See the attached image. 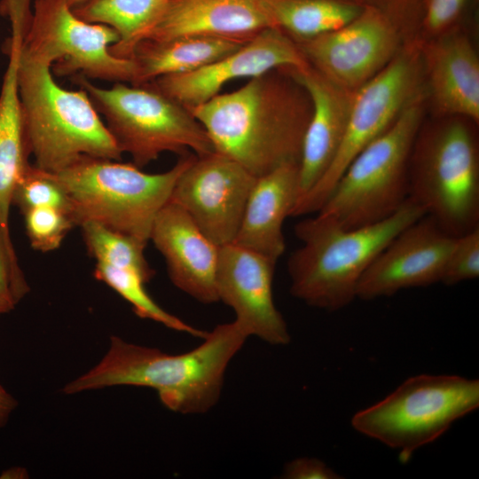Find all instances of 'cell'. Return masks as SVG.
<instances>
[{
    "label": "cell",
    "instance_id": "6da1fadb",
    "mask_svg": "<svg viewBox=\"0 0 479 479\" xmlns=\"http://www.w3.org/2000/svg\"><path fill=\"white\" fill-rule=\"evenodd\" d=\"M312 104L286 68L250 78L238 90L218 94L192 110L214 150L262 177L300 163Z\"/></svg>",
    "mask_w": 479,
    "mask_h": 479
},
{
    "label": "cell",
    "instance_id": "7a4b0ae2",
    "mask_svg": "<svg viewBox=\"0 0 479 479\" xmlns=\"http://www.w3.org/2000/svg\"><path fill=\"white\" fill-rule=\"evenodd\" d=\"M248 336L235 320L217 325L200 345L179 355L112 336L103 358L62 391L73 395L121 385L147 387L172 412L205 413L219 400L226 368Z\"/></svg>",
    "mask_w": 479,
    "mask_h": 479
},
{
    "label": "cell",
    "instance_id": "3957f363",
    "mask_svg": "<svg viewBox=\"0 0 479 479\" xmlns=\"http://www.w3.org/2000/svg\"><path fill=\"white\" fill-rule=\"evenodd\" d=\"M426 213L411 199L380 222L343 229L316 216L295 224L302 245L288 258L290 292L306 304L328 311L357 298L358 283L384 247Z\"/></svg>",
    "mask_w": 479,
    "mask_h": 479
},
{
    "label": "cell",
    "instance_id": "277c9868",
    "mask_svg": "<svg viewBox=\"0 0 479 479\" xmlns=\"http://www.w3.org/2000/svg\"><path fill=\"white\" fill-rule=\"evenodd\" d=\"M21 46L18 89L35 165L58 173L82 155L121 161L123 153L87 92L59 86L51 67L27 56Z\"/></svg>",
    "mask_w": 479,
    "mask_h": 479
},
{
    "label": "cell",
    "instance_id": "5b68a950",
    "mask_svg": "<svg viewBox=\"0 0 479 479\" xmlns=\"http://www.w3.org/2000/svg\"><path fill=\"white\" fill-rule=\"evenodd\" d=\"M195 155H181L170 169L156 174L132 162L82 155L55 174L71 201L75 226L95 222L147 243L157 214Z\"/></svg>",
    "mask_w": 479,
    "mask_h": 479
},
{
    "label": "cell",
    "instance_id": "8992f818",
    "mask_svg": "<svg viewBox=\"0 0 479 479\" xmlns=\"http://www.w3.org/2000/svg\"><path fill=\"white\" fill-rule=\"evenodd\" d=\"M473 122L447 117L420 129L412 149L408 198L448 234L479 227V149Z\"/></svg>",
    "mask_w": 479,
    "mask_h": 479
},
{
    "label": "cell",
    "instance_id": "52a82bcc",
    "mask_svg": "<svg viewBox=\"0 0 479 479\" xmlns=\"http://www.w3.org/2000/svg\"><path fill=\"white\" fill-rule=\"evenodd\" d=\"M425 96L409 104L351 161L317 216L352 229L388 218L403 206L409 195V161L422 124Z\"/></svg>",
    "mask_w": 479,
    "mask_h": 479
},
{
    "label": "cell",
    "instance_id": "ba28073f",
    "mask_svg": "<svg viewBox=\"0 0 479 479\" xmlns=\"http://www.w3.org/2000/svg\"><path fill=\"white\" fill-rule=\"evenodd\" d=\"M72 81L87 92L121 151L140 169L164 152L184 155L191 150L197 156L215 152L193 114L150 83L102 88L81 75Z\"/></svg>",
    "mask_w": 479,
    "mask_h": 479
},
{
    "label": "cell",
    "instance_id": "9c48e42d",
    "mask_svg": "<svg viewBox=\"0 0 479 479\" xmlns=\"http://www.w3.org/2000/svg\"><path fill=\"white\" fill-rule=\"evenodd\" d=\"M479 407V381L459 375L418 374L351 418L358 433L397 450L403 462L455 421Z\"/></svg>",
    "mask_w": 479,
    "mask_h": 479
},
{
    "label": "cell",
    "instance_id": "30bf717a",
    "mask_svg": "<svg viewBox=\"0 0 479 479\" xmlns=\"http://www.w3.org/2000/svg\"><path fill=\"white\" fill-rule=\"evenodd\" d=\"M420 41L406 42L394 59L356 90L343 139L327 171L295 204L291 216L317 213L351 161L425 94Z\"/></svg>",
    "mask_w": 479,
    "mask_h": 479
},
{
    "label": "cell",
    "instance_id": "8fae6325",
    "mask_svg": "<svg viewBox=\"0 0 479 479\" xmlns=\"http://www.w3.org/2000/svg\"><path fill=\"white\" fill-rule=\"evenodd\" d=\"M118 40L114 28L77 17L67 0H35L21 49L29 58L51 66L59 76L81 75L134 84L135 61L117 58L109 51Z\"/></svg>",
    "mask_w": 479,
    "mask_h": 479
},
{
    "label": "cell",
    "instance_id": "7c38bea8",
    "mask_svg": "<svg viewBox=\"0 0 479 479\" xmlns=\"http://www.w3.org/2000/svg\"><path fill=\"white\" fill-rule=\"evenodd\" d=\"M405 43L389 17L364 6L357 18L342 27L295 43L325 78L356 91L379 74Z\"/></svg>",
    "mask_w": 479,
    "mask_h": 479
},
{
    "label": "cell",
    "instance_id": "4fadbf2b",
    "mask_svg": "<svg viewBox=\"0 0 479 479\" xmlns=\"http://www.w3.org/2000/svg\"><path fill=\"white\" fill-rule=\"evenodd\" d=\"M256 178L216 151L195 155L177 178L169 200L220 247L234 241Z\"/></svg>",
    "mask_w": 479,
    "mask_h": 479
},
{
    "label": "cell",
    "instance_id": "5bb4252c",
    "mask_svg": "<svg viewBox=\"0 0 479 479\" xmlns=\"http://www.w3.org/2000/svg\"><path fill=\"white\" fill-rule=\"evenodd\" d=\"M308 64L294 40L278 27H268L207 66L189 73L161 76L148 83L192 112L218 95L232 80Z\"/></svg>",
    "mask_w": 479,
    "mask_h": 479
},
{
    "label": "cell",
    "instance_id": "9a60e30c",
    "mask_svg": "<svg viewBox=\"0 0 479 479\" xmlns=\"http://www.w3.org/2000/svg\"><path fill=\"white\" fill-rule=\"evenodd\" d=\"M455 237L425 215L403 229L362 276L357 298L373 300L441 282Z\"/></svg>",
    "mask_w": 479,
    "mask_h": 479
},
{
    "label": "cell",
    "instance_id": "2e32d148",
    "mask_svg": "<svg viewBox=\"0 0 479 479\" xmlns=\"http://www.w3.org/2000/svg\"><path fill=\"white\" fill-rule=\"evenodd\" d=\"M276 262L230 243L219 247L216 272L218 300L231 307L235 321L250 335L271 345H286L291 337L273 302Z\"/></svg>",
    "mask_w": 479,
    "mask_h": 479
},
{
    "label": "cell",
    "instance_id": "e0dca14e",
    "mask_svg": "<svg viewBox=\"0 0 479 479\" xmlns=\"http://www.w3.org/2000/svg\"><path fill=\"white\" fill-rule=\"evenodd\" d=\"M150 240L163 255L169 277L180 290L201 303L218 302L216 272L219 247L187 213L169 200L157 214Z\"/></svg>",
    "mask_w": 479,
    "mask_h": 479
},
{
    "label": "cell",
    "instance_id": "ac0fdd59",
    "mask_svg": "<svg viewBox=\"0 0 479 479\" xmlns=\"http://www.w3.org/2000/svg\"><path fill=\"white\" fill-rule=\"evenodd\" d=\"M286 69L304 87L312 104L299 163L300 199L332 164L345 134L356 91L337 86L310 64Z\"/></svg>",
    "mask_w": 479,
    "mask_h": 479
},
{
    "label": "cell",
    "instance_id": "d6986e66",
    "mask_svg": "<svg viewBox=\"0 0 479 479\" xmlns=\"http://www.w3.org/2000/svg\"><path fill=\"white\" fill-rule=\"evenodd\" d=\"M428 91L437 114L479 122V59L468 37L454 30L420 41Z\"/></svg>",
    "mask_w": 479,
    "mask_h": 479
},
{
    "label": "cell",
    "instance_id": "ffe728a7",
    "mask_svg": "<svg viewBox=\"0 0 479 479\" xmlns=\"http://www.w3.org/2000/svg\"><path fill=\"white\" fill-rule=\"evenodd\" d=\"M268 27H276L261 0H168L143 40L213 36L248 41Z\"/></svg>",
    "mask_w": 479,
    "mask_h": 479
},
{
    "label": "cell",
    "instance_id": "44dd1931",
    "mask_svg": "<svg viewBox=\"0 0 479 479\" xmlns=\"http://www.w3.org/2000/svg\"><path fill=\"white\" fill-rule=\"evenodd\" d=\"M300 197L299 163L256 178L232 243L276 262L286 249L283 224Z\"/></svg>",
    "mask_w": 479,
    "mask_h": 479
},
{
    "label": "cell",
    "instance_id": "7402d4cb",
    "mask_svg": "<svg viewBox=\"0 0 479 479\" xmlns=\"http://www.w3.org/2000/svg\"><path fill=\"white\" fill-rule=\"evenodd\" d=\"M22 43L20 35H11L6 46L9 61L0 91V231L10 243H12L9 229L12 192L30 164L31 155L17 80Z\"/></svg>",
    "mask_w": 479,
    "mask_h": 479
},
{
    "label": "cell",
    "instance_id": "603a6c76",
    "mask_svg": "<svg viewBox=\"0 0 479 479\" xmlns=\"http://www.w3.org/2000/svg\"><path fill=\"white\" fill-rule=\"evenodd\" d=\"M247 41L213 36H185L165 41L143 40L134 49L137 66L133 85L164 75L199 69L236 51Z\"/></svg>",
    "mask_w": 479,
    "mask_h": 479
},
{
    "label": "cell",
    "instance_id": "cb8c5ba5",
    "mask_svg": "<svg viewBox=\"0 0 479 479\" xmlns=\"http://www.w3.org/2000/svg\"><path fill=\"white\" fill-rule=\"evenodd\" d=\"M168 0H86L73 7L74 13L90 23L106 25L119 35L110 52L131 59L135 47L162 12Z\"/></svg>",
    "mask_w": 479,
    "mask_h": 479
},
{
    "label": "cell",
    "instance_id": "d4e9b609",
    "mask_svg": "<svg viewBox=\"0 0 479 479\" xmlns=\"http://www.w3.org/2000/svg\"><path fill=\"white\" fill-rule=\"evenodd\" d=\"M274 26L295 43L348 24L364 6L354 0H261Z\"/></svg>",
    "mask_w": 479,
    "mask_h": 479
},
{
    "label": "cell",
    "instance_id": "484cf974",
    "mask_svg": "<svg viewBox=\"0 0 479 479\" xmlns=\"http://www.w3.org/2000/svg\"><path fill=\"white\" fill-rule=\"evenodd\" d=\"M80 227L88 253L97 262L132 271L145 284L153 278L155 271L144 255L147 243L95 222H85Z\"/></svg>",
    "mask_w": 479,
    "mask_h": 479
},
{
    "label": "cell",
    "instance_id": "4316f807",
    "mask_svg": "<svg viewBox=\"0 0 479 479\" xmlns=\"http://www.w3.org/2000/svg\"><path fill=\"white\" fill-rule=\"evenodd\" d=\"M93 275L130 303L141 318L161 323L165 326L204 339L208 332L197 329L161 308L148 294L145 281L136 272L97 262Z\"/></svg>",
    "mask_w": 479,
    "mask_h": 479
},
{
    "label": "cell",
    "instance_id": "83f0119b",
    "mask_svg": "<svg viewBox=\"0 0 479 479\" xmlns=\"http://www.w3.org/2000/svg\"><path fill=\"white\" fill-rule=\"evenodd\" d=\"M12 205L16 206L22 214L31 208L51 207L72 217L71 201L56 174L35 164H29L17 180Z\"/></svg>",
    "mask_w": 479,
    "mask_h": 479
},
{
    "label": "cell",
    "instance_id": "f1b7e54d",
    "mask_svg": "<svg viewBox=\"0 0 479 479\" xmlns=\"http://www.w3.org/2000/svg\"><path fill=\"white\" fill-rule=\"evenodd\" d=\"M22 215L31 247L43 253L59 248L75 226L69 214L51 207L31 208Z\"/></svg>",
    "mask_w": 479,
    "mask_h": 479
},
{
    "label": "cell",
    "instance_id": "f546056e",
    "mask_svg": "<svg viewBox=\"0 0 479 479\" xmlns=\"http://www.w3.org/2000/svg\"><path fill=\"white\" fill-rule=\"evenodd\" d=\"M479 277V227L455 237L441 283L453 286Z\"/></svg>",
    "mask_w": 479,
    "mask_h": 479
},
{
    "label": "cell",
    "instance_id": "4dcf8cb0",
    "mask_svg": "<svg viewBox=\"0 0 479 479\" xmlns=\"http://www.w3.org/2000/svg\"><path fill=\"white\" fill-rule=\"evenodd\" d=\"M29 290L13 244L0 231V317L14 310Z\"/></svg>",
    "mask_w": 479,
    "mask_h": 479
},
{
    "label": "cell",
    "instance_id": "1f68e13d",
    "mask_svg": "<svg viewBox=\"0 0 479 479\" xmlns=\"http://www.w3.org/2000/svg\"><path fill=\"white\" fill-rule=\"evenodd\" d=\"M469 0H422L418 34L423 41L430 40L452 30L461 19Z\"/></svg>",
    "mask_w": 479,
    "mask_h": 479
},
{
    "label": "cell",
    "instance_id": "d6a6232c",
    "mask_svg": "<svg viewBox=\"0 0 479 479\" xmlns=\"http://www.w3.org/2000/svg\"><path fill=\"white\" fill-rule=\"evenodd\" d=\"M375 8L389 17L404 38L413 40L418 32L422 0H354Z\"/></svg>",
    "mask_w": 479,
    "mask_h": 479
},
{
    "label": "cell",
    "instance_id": "836d02e7",
    "mask_svg": "<svg viewBox=\"0 0 479 479\" xmlns=\"http://www.w3.org/2000/svg\"><path fill=\"white\" fill-rule=\"evenodd\" d=\"M286 479H340L338 473L324 461L309 457H302L287 462L282 475Z\"/></svg>",
    "mask_w": 479,
    "mask_h": 479
},
{
    "label": "cell",
    "instance_id": "e575fe53",
    "mask_svg": "<svg viewBox=\"0 0 479 479\" xmlns=\"http://www.w3.org/2000/svg\"><path fill=\"white\" fill-rule=\"evenodd\" d=\"M18 407V401L0 383V429L5 427L12 413Z\"/></svg>",
    "mask_w": 479,
    "mask_h": 479
},
{
    "label": "cell",
    "instance_id": "d590c367",
    "mask_svg": "<svg viewBox=\"0 0 479 479\" xmlns=\"http://www.w3.org/2000/svg\"><path fill=\"white\" fill-rule=\"evenodd\" d=\"M28 474L24 467H12L10 468H7L4 470L1 475L0 478H7V479H20V478H27Z\"/></svg>",
    "mask_w": 479,
    "mask_h": 479
},
{
    "label": "cell",
    "instance_id": "8d00e7d4",
    "mask_svg": "<svg viewBox=\"0 0 479 479\" xmlns=\"http://www.w3.org/2000/svg\"><path fill=\"white\" fill-rule=\"evenodd\" d=\"M86 0H67L68 4L73 8L82 3H83Z\"/></svg>",
    "mask_w": 479,
    "mask_h": 479
}]
</instances>
